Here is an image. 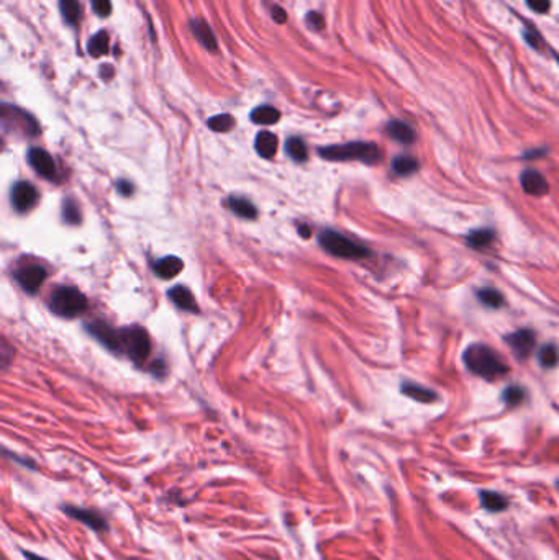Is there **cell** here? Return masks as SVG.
I'll list each match as a JSON object with an SVG mask.
<instances>
[{"label":"cell","instance_id":"277c9868","mask_svg":"<svg viewBox=\"0 0 559 560\" xmlns=\"http://www.w3.org/2000/svg\"><path fill=\"white\" fill-rule=\"evenodd\" d=\"M50 308L63 318H76L86 312L87 298L74 287H56L50 296Z\"/></svg>","mask_w":559,"mask_h":560},{"label":"cell","instance_id":"9a60e30c","mask_svg":"<svg viewBox=\"0 0 559 560\" xmlns=\"http://www.w3.org/2000/svg\"><path fill=\"white\" fill-rule=\"evenodd\" d=\"M182 269H184V262L177 256L161 257L154 264V271L161 279H174L181 274Z\"/></svg>","mask_w":559,"mask_h":560},{"label":"cell","instance_id":"8992f818","mask_svg":"<svg viewBox=\"0 0 559 560\" xmlns=\"http://www.w3.org/2000/svg\"><path fill=\"white\" fill-rule=\"evenodd\" d=\"M61 511H63L64 515H68L69 517H73V520L82 522L84 526H87L89 529L94 531V533H98V534L109 533V529H110L109 520H107V516L103 515L102 511L94 510V508L69 505V503L61 505Z\"/></svg>","mask_w":559,"mask_h":560},{"label":"cell","instance_id":"e0dca14e","mask_svg":"<svg viewBox=\"0 0 559 560\" xmlns=\"http://www.w3.org/2000/svg\"><path fill=\"white\" fill-rule=\"evenodd\" d=\"M402 393L407 395L408 398L415 400V402H420V403H433L438 400V395L433 390L426 388V387H422V385L418 384H412V382H405L402 385Z\"/></svg>","mask_w":559,"mask_h":560},{"label":"cell","instance_id":"f1b7e54d","mask_svg":"<svg viewBox=\"0 0 559 560\" xmlns=\"http://www.w3.org/2000/svg\"><path fill=\"white\" fill-rule=\"evenodd\" d=\"M209 126L214 131H218V133H225V131H230L234 126V119L228 114L222 115H215L209 120Z\"/></svg>","mask_w":559,"mask_h":560},{"label":"cell","instance_id":"ffe728a7","mask_svg":"<svg viewBox=\"0 0 559 560\" xmlns=\"http://www.w3.org/2000/svg\"><path fill=\"white\" fill-rule=\"evenodd\" d=\"M391 167L394 174H397V176L401 177H407L415 174L418 171V167H420V164H418L417 159L410 156V154H401V156H396L392 159Z\"/></svg>","mask_w":559,"mask_h":560},{"label":"cell","instance_id":"9c48e42d","mask_svg":"<svg viewBox=\"0 0 559 560\" xmlns=\"http://www.w3.org/2000/svg\"><path fill=\"white\" fill-rule=\"evenodd\" d=\"M10 200L12 206L18 213H25V211L35 206L36 200H38V192H36V189L30 182L20 181L12 187Z\"/></svg>","mask_w":559,"mask_h":560},{"label":"cell","instance_id":"ba28073f","mask_svg":"<svg viewBox=\"0 0 559 560\" xmlns=\"http://www.w3.org/2000/svg\"><path fill=\"white\" fill-rule=\"evenodd\" d=\"M13 277H15L18 285H20L27 294H36V292L40 290V287L45 284L46 277H48V271H46L43 266L33 264L15 271Z\"/></svg>","mask_w":559,"mask_h":560},{"label":"cell","instance_id":"4dcf8cb0","mask_svg":"<svg viewBox=\"0 0 559 560\" xmlns=\"http://www.w3.org/2000/svg\"><path fill=\"white\" fill-rule=\"evenodd\" d=\"M523 38H525V41H527V43L532 46L533 50H537V51H543V48H544V41H543V38L542 36H539V33L535 30L533 27H528L527 30H523Z\"/></svg>","mask_w":559,"mask_h":560},{"label":"cell","instance_id":"b9f144b4","mask_svg":"<svg viewBox=\"0 0 559 560\" xmlns=\"http://www.w3.org/2000/svg\"><path fill=\"white\" fill-rule=\"evenodd\" d=\"M556 490L559 492V480H558V482H556Z\"/></svg>","mask_w":559,"mask_h":560},{"label":"cell","instance_id":"d590c367","mask_svg":"<svg viewBox=\"0 0 559 560\" xmlns=\"http://www.w3.org/2000/svg\"><path fill=\"white\" fill-rule=\"evenodd\" d=\"M117 189H119V192L121 195L128 197V195L133 194V183L128 182V181H119V183H117Z\"/></svg>","mask_w":559,"mask_h":560},{"label":"cell","instance_id":"8d00e7d4","mask_svg":"<svg viewBox=\"0 0 559 560\" xmlns=\"http://www.w3.org/2000/svg\"><path fill=\"white\" fill-rule=\"evenodd\" d=\"M272 18H274L277 23H285L288 22V13L284 12V8H281L279 6H274L272 7Z\"/></svg>","mask_w":559,"mask_h":560},{"label":"cell","instance_id":"83f0119b","mask_svg":"<svg viewBox=\"0 0 559 560\" xmlns=\"http://www.w3.org/2000/svg\"><path fill=\"white\" fill-rule=\"evenodd\" d=\"M502 398H504L505 404H509V407H519L527 398V390L520 387V385H510V387L504 390Z\"/></svg>","mask_w":559,"mask_h":560},{"label":"cell","instance_id":"836d02e7","mask_svg":"<svg viewBox=\"0 0 559 560\" xmlns=\"http://www.w3.org/2000/svg\"><path fill=\"white\" fill-rule=\"evenodd\" d=\"M307 25L312 28V30H323V25H325V20L318 12H310L307 18H305Z\"/></svg>","mask_w":559,"mask_h":560},{"label":"cell","instance_id":"7402d4cb","mask_svg":"<svg viewBox=\"0 0 559 560\" xmlns=\"http://www.w3.org/2000/svg\"><path fill=\"white\" fill-rule=\"evenodd\" d=\"M279 119H281L279 110H276V108L271 105L256 107L255 110L251 112V121L256 125H274L279 121Z\"/></svg>","mask_w":559,"mask_h":560},{"label":"cell","instance_id":"44dd1931","mask_svg":"<svg viewBox=\"0 0 559 560\" xmlns=\"http://www.w3.org/2000/svg\"><path fill=\"white\" fill-rule=\"evenodd\" d=\"M494 239H495L494 229L479 228V229H472V232L468 234L466 243H468V246H471L474 249H484V248L491 246V244L494 243Z\"/></svg>","mask_w":559,"mask_h":560},{"label":"cell","instance_id":"30bf717a","mask_svg":"<svg viewBox=\"0 0 559 560\" xmlns=\"http://www.w3.org/2000/svg\"><path fill=\"white\" fill-rule=\"evenodd\" d=\"M28 162L33 167V171L38 172L41 177L53 181L56 179V164L50 153H46L41 148H31L28 151Z\"/></svg>","mask_w":559,"mask_h":560},{"label":"cell","instance_id":"d6a6232c","mask_svg":"<svg viewBox=\"0 0 559 560\" xmlns=\"http://www.w3.org/2000/svg\"><path fill=\"white\" fill-rule=\"evenodd\" d=\"M528 8L537 13H548L551 8V0H525Z\"/></svg>","mask_w":559,"mask_h":560},{"label":"cell","instance_id":"d6986e66","mask_svg":"<svg viewBox=\"0 0 559 560\" xmlns=\"http://www.w3.org/2000/svg\"><path fill=\"white\" fill-rule=\"evenodd\" d=\"M277 144H279L277 143V136L269 133V131H261L255 139L256 153L266 159H271L277 153Z\"/></svg>","mask_w":559,"mask_h":560},{"label":"cell","instance_id":"1f68e13d","mask_svg":"<svg viewBox=\"0 0 559 560\" xmlns=\"http://www.w3.org/2000/svg\"><path fill=\"white\" fill-rule=\"evenodd\" d=\"M92 8L98 17H109L112 12L110 0H92Z\"/></svg>","mask_w":559,"mask_h":560},{"label":"cell","instance_id":"cb8c5ba5","mask_svg":"<svg viewBox=\"0 0 559 560\" xmlns=\"http://www.w3.org/2000/svg\"><path fill=\"white\" fill-rule=\"evenodd\" d=\"M285 151L290 158L294 159L295 162H305L308 158V151H307V146L300 138L297 136H292V138L288 139V143H285Z\"/></svg>","mask_w":559,"mask_h":560},{"label":"cell","instance_id":"e575fe53","mask_svg":"<svg viewBox=\"0 0 559 560\" xmlns=\"http://www.w3.org/2000/svg\"><path fill=\"white\" fill-rule=\"evenodd\" d=\"M3 454H6L7 457L10 459V460H13V462H17V464L23 465V467H28V469H31V470H35V469H36V464L33 462L31 459H28V457H20V455L13 454V453H10V451H7V449H3Z\"/></svg>","mask_w":559,"mask_h":560},{"label":"cell","instance_id":"3957f363","mask_svg":"<svg viewBox=\"0 0 559 560\" xmlns=\"http://www.w3.org/2000/svg\"><path fill=\"white\" fill-rule=\"evenodd\" d=\"M320 156L328 161H361L364 164H378L382 159L379 146L369 141H351L345 144H333L320 148Z\"/></svg>","mask_w":559,"mask_h":560},{"label":"cell","instance_id":"484cf974","mask_svg":"<svg viewBox=\"0 0 559 560\" xmlns=\"http://www.w3.org/2000/svg\"><path fill=\"white\" fill-rule=\"evenodd\" d=\"M59 10L69 25H74L81 17V6L77 0H59Z\"/></svg>","mask_w":559,"mask_h":560},{"label":"cell","instance_id":"60d3db41","mask_svg":"<svg viewBox=\"0 0 559 560\" xmlns=\"http://www.w3.org/2000/svg\"><path fill=\"white\" fill-rule=\"evenodd\" d=\"M553 56H554V59H556L558 63H559V54H556V53H554V51H553Z\"/></svg>","mask_w":559,"mask_h":560},{"label":"cell","instance_id":"5bb4252c","mask_svg":"<svg viewBox=\"0 0 559 560\" xmlns=\"http://www.w3.org/2000/svg\"><path fill=\"white\" fill-rule=\"evenodd\" d=\"M479 501H481V506L486 511L491 513H502L505 511L510 505V500L505 495H502L499 492L494 490H481L479 492Z\"/></svg>","mask_w":559,"mask_h":560},{"label":"cell","instance_id":"4316f807","mask_svg":"<svg viewBox=\"0 0 559 560\" xmlns=\"http://www.w3.org/2000/svg\"><path fill=\"white\" fill-rule=\"evenodd\" d=\"M538 361L542 367L544 369H553V367L558 365L559 362V351L554 345H546L543 346L538 352Z\"/></svg>","mask_w":559,"mask_h":560},{"label":"cell","instance_id":"8fae6325","mask_svg":"<svg viewBox=\"0 0 559 560\" xmlns=\"http://www.w3.org/2000/svg\"><path fill=\"white\" fill-rule=\"evenodd\" d=\"M520 183L521 189L528 195L543 197L549 192V183L546 177L539 171H537V169H525L520 176Z\"/></svg>","mask_w":559,"mask_h":560},{"label":"cell","instance_id":"f35d334b","mask_svg":"<svg viewBox=\"0 0 559 560\" xmlns=\"http://www.w3.org/2000/svg\"><path fill=\"white\" fill-rule=\"evenodd\" d=\"M20 552H22V555H23V557H25L27 560H51V559H46V557H43V555H38V554L31 552V550H25V549H22Z\"/></svg>","mask_w":559,"mask_h":560},{"label":"cell","instance_id":"4fadbf2b","mask_svg":"<svg viewBox=\"0 0 559 560\" xmlns=\"http://www.w3.org/2000/svg\"><path fill=\"white\" fill-rule=\"evenodd\" d=\"M386 133L389 135V138L397 141V143L401 144H412L417 138L412 126L402 120L389 121L386 126Z\"/></svg>","mask_w":559,"mask_h":560},{"label":"cell","instance_id":"7c38bea8","mask_svg":"<svg viewBox=\"0 0 559 560\" xmlns=\"http://www.w3.org/2000/svg\"><path fill=\"white\" fill-rule=\"evenodd\" d=\"M167 294H169V298L172 300V303L176 305L177 308L184 310V312H191V313L199 312V307H197L194 295H192V292L187 289V287L176 285V287H172Z\"/></svg>","mask_w":559,"mask_h":560},{"label":"cell","instance_id":"ab89813d","mask_svg":"<svg viewBox=\"0 0 559 560\" xmlns=\"http://www.w3.org/2000/svg\"><path fill=\"white\" fill-rule=\"evenodd\" d=\"M299 233H300V236H304V238H310V229H308L307 225H304V227H300Z\"/></svg>","mask_w":559,"mask_h":560},{"label":"cell","instance_id":"5b68a950","mask_svg":"<svg viewBox=\"0 0 559 560\" xmlns=\"http://www.w3.org/2000/svg\"><path fill=\"white\" fill-rule=\"evenodd\" d=\"M318 243L331 256L341 259H364L371 254V251L364 244L356 243L353 239L346 238L345 234L333 232V229L322 232L320 236H318Z\"/></svg>","mask_w":559,"mask_h":560},{"label":"cell","instance_id":"6da1fadb","mask_svg":"<svg viewBox=\"0 0 559 560\" xmlns=\"http://www.w3.org/2000/svg\"><path fill=\"white\" fill-rule=\"evenodd\" d=\"M98 342L115 354L130 357L135 364L142 365L151 352V341L143 328L131 326L115 329L105 324L98 331Z\"/></svg>","mask_w":559,"mask_h":560},{"label":"cell","instance_id":"f546056e","mask_svg":"<svg viewBox=\"0 0 559 560\" xmlns=\"http://www.w3.org/2000/svg\"><path fill=\"white\" fill-rule=\"evenodd\" d=\"M63 220L68 225H79V223H81V211H79V206L76 205V202L64 200V204H63Z\"/></svg>","mask_w":559,"mask_h":560},{"label":"cell","instance_id":"74e56055","mask_svg":"<svg viewBox=\"0 0 559 560\" xmlns=\"http://www.w3.org/2000/svg\"><path fill=\"white\" fill-rule=\"evenodd\" d=\"M543 154H546V149H543V148H539V149H530V151H527L523 154V159H537V158H539V156H543Z\"/></svg>","mask_w":559,"mask_h":560},{"label":"cell","instance_id":"2e32d148","mask_svg":"<svg viewBox=\"0 0 559 560\" xmlns=\"http://www.w3.org/2000/svg\"><path fill=\"white\" fill-rule=\"evenodd\" d=\"M227 205L228 209L233 211L234 215L239 216V218H244V220H255L258 216V209L255 205L251 204L250 200L244 199V197H239V195H232L230 199L227 200Z\"/></svg>","mask_w":559,"mask_h":560},{"label":"cell","instance_id":"52a82bcc","mask_svg":"<svg viewBox=\"0 0 559 560\" xmlns=\"http://www.w3.org/2000/svg\"><path fill=\"white\" fill-rule=\"evenodd\" d=\"M505 342L509 345L515 357H519L520 361H527L532 356L535 346H537V336H535L532 329L523 328L509 334L505 338Z\"/></svg>","mask_w":559,"mask_h":560},{"label":"cell","instance_id":"603a6c76","mask_svg":"<svg viewBox=\"0 0 559 560\" xmlns=\"http://www.w3.org/2000/svg\"><path fill=\"white\" fill-rule=\"evenodd\" d=\"M477 300L484 305V307L494 308V310L502 308V305L505 303V298L502 296L500 292L492 289V287H484V289H479Z\"/></svg>","mask_w":559,"mask_h":560},{"label":"cell","instance_id":"7a4b0ae2","mask_svg":"<svg viewBox=\"0 0 559 560\" xmlns=\"http://www.w3.org/2000/svg\"><path fill=\"white\" fill-rule=\"evenodd\" d=\"M464 364L474 375L484 380H497L507 375L510 367L497 352L486 345H471L464 352Z\"/></svg>","mask_w":559,"mask_h":560},{"label":"cell","instance_id":"ac0fdd59","mask_svg":"<svg viewBox=\"0 0 559 560\" xmlns=\"http://www.w3.org/2000/svg\"><path fill=\"white\" fill-rule=\"evenodd\" d=\"M192 31H194L195 38L200 41L202 46L209 51L217 50V40H215V35L210 28L209 23H205L204 20H194L192 22Z\"/></svg>","mask_w":559,"mask_h":560},{"label":"cell","instance_id":"d4e9b609","mask_svg":"<svg viewBox=\"0 0 559 560\" xmlns=\"http://www.w3.org/2000/svg\"><path fill=\"white\" fill-rule=\"evenodd\" d=\"M109 50V35L105 31H98L92 36L87 45V51L92 58H100Z\"/></svg>","mask_w":559,"mask_h":560}]
</instances>
